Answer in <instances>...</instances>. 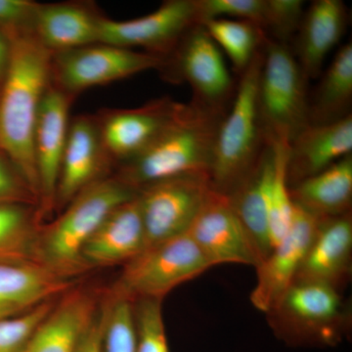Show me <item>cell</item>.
Returning <instances> with one entry per match:
<instances>
[{"label":"cell","mask_w":352,"mask_h":352,"mask_svg":"<svg viewBox=\"0 0 352 352\" xmlns=\"http://www.w3.org/2000/svg\"><path fill=\"white\" fill-rule=\"evenodd\" d=\"M10 39L12 59L0 92V151L17 166L39 201L34 138L50 85L51 53L32 34Z\"/></svg>","instance_id":"1"},{"label":"cell","mask_w":352,"mask_h":352,"mask_svg":"<svg viewBox=\"0 0 352 352\" xmlns=\"http://www.w3.org/2000/svg\"><path fill=\"white\" fill-rule=\"evenodd\" d=\"M227 111L184 104L175 120L138 156L120 164L113 175L132 189L185 175L210 177L215 139Z\"/></svg>","instance_id":"2"},{"label":"cell","mask_w":352,"mask_h":352,"mask_svg":"<svg viewBox=\"0 0 352 352\" xmlns=\"http://www.w3.org/2000/svg\"><path fill=\"white\" fill-rule=\"evenodd\" d=\"M138 192L110 175L83 190L53 223L39 232L36 261L58 276L71 280L88 270L82 251L104 219Z\"/></svg>","instance_id":"3"},{"label":"cell","mask_w":352,"mask_h":352,"mask_svg":"<svg viewBox=\"0 0 352 352\" xmlns=\"http://www.w3.org/2000/svg\"><path fill=\"white\" fill-rule=\"evenodd\" d=\"M263 47L240 75L235 94L220 122L210 168L212 188L229 195L258 161L267 141L258 106Z\"/></svg>","instance_id":"4"},{"label":"cell","mask_w":352,"mask_h":352,"mask_svg":"<svg viewBox=\"0 0 352 352\" xmlns=\"http://www.w3.org/2000/svg\"><path fill=\"white\" fill-rule=\"evenodd\" d=\"M307 82L288 44L266 39L258 106L267 142L289 144L309 124Z\"/></svg>","instance_id":"5"},{"label":"cell","mask_w":352,"mask_h":352,"mask_svg":"<svg viewBox=\"0 0 352 352\" xmlns=\"http://www.w3.org/2000/svg\"><path fill=\"white\" fill-rule=\"evenodd\" d=\"M338 289L318 282H294L270 312L278 337L293 346H333L346 330Z\"/></svg>","instance_id":"6"},{"label":"cell","mask_w":352,"mask_h":352,"mask_svg":"<svg viewBox=\"0 0 352 352\" xmlns=\"http://www.w3.org/2000/svg\"><path fill=\"white\" fill-rule=\"evenodd\" d=\"M212 267L188 234L146 248L124 264L113 295L133 302L163 300L173 289Z\"/></svg>","instance_id":"7"},{"label":"cell","mask_w":352,"mask_h":352,"mask_svg":"<svg viewBox=\"0 0 352 352\" xmlns=\"http://www.w3.org/2000/svg\"><path fill=\"white\" fill-rule=\"evenodd\" d=\"M164 58L97 43L51 54L50 83L76 99L85 90L150 71H160Z\"/></svg>","instance_id":"8"},{"label":"cell","mask_w":352,"mask_h":352,"mask_svg":"<svg viewBox=\"0 0 352 352\" xmlns=\"http://www.w3.org/2000/svg\"><path fill=\"white\" fill-rule=\"evenodd\" d=\"M160 72L168 82L189 85L192 101L215 110L227 111L237 87L221 50L201 24L185 32Z\"/></svg>","instance_id":"9"},{"label":"cell","mask_w":352,"mask_h":352,"mask_svg":"<svg viewBox=\"0 0 352 352\" xmlns=\"http://www.w3.org/2000/svg\"><path fill=\"white\" fill-rule=\"evenodd\" d=\"M212 189L207 175H185L139 190L145 249L188 233Z\"/></svg>","instance_id":"10"},{"label":"cell","mask_w":352,"mask_h":352,"mask_svg":"<svg viewBox=\"0 0 352 352\" xmlns=\"http://www.w3.org/2000/svg\"><path fill=\"white\" fill-rule=\"evenodd\" d=\"M183 105L163 97L138 108L102 109L95 113L102 144L113 170L147 149L170 126Z\"/></svg>","instance_id":"11"},{"label":"cell","mask_w":352,"mask_h":352,"mask_svg":"<svg viewBox=\"0 0 352 352\" xmlns=\"http://www.w3.org/2000/svg\"><path fill=\"white\" fill-rule=\"evenodd\" d=\"M200 24L197 0H166L143 17L118 21L104 16L99 43L133 50L162 58L168 56L185 32Z\"/></svg>","instance_id":"12"},{"label":"cell","mask_w":352,"mask_h":352,"mask_svg":"<svg viewBox=\"0 0 352 352\" xmlns=\"http://www.w3.org/2000/svg\"><path fill=\"white\" fill-rule=\"evenodd\" d=\"M187 234L212 267L226 263L256 267L259 264L251 238L228 196L212 188Z\"/></svg>","instance_id":"13"},{"label":"cell","mask_w":352,"mask_h":352,"mask_svg":"<svg viewBox=\"0 0 352 352\" xmlns=\"http://www.w3.org/2000/svg\"><path fill=\"white\" fill-rule=\"evenodd\" d=\"M318 222V217L295 205L288 232L256 267L258 280L251 294V302L259 311L270 314L295 282Z\"/></svg>","instance_id":"14"},{"label":"cell","mask_w":352,"mask_h":352,"mask_svg":"<svg viewBox=\"0 0 352 352\" xmlns=\"http://www.w3.org/2000/svg\"><path fill=\"white\" fill-rule=\"evenodd\" d=\"M113 170L102 144L96 116H76L69 120L54 208L64 210L83 190L112 175Z\"/></svg>","instance_id":"15"},{"label":"cell","mask_w":352,"mask_h":352,"mask_svg":"<svg viewBox=\"0 0 352 352\" xmlns=\"http://www.w3.org/2000/svg\"><path fill=\"white\" fill-rule=\"evenodd\" d=\"M75 99L50 85L44 94L34 138V155L38 173V210L41 215L54 208L58 178L66 147L69 109Z\"/></svg>","instance_id":"16"},{"label":"cell","mask_w":352,"mask_h":352,"mask_svg":"<svg viewBox=\"0 0 352 352\" xmlns=\"http://www.w3.org/2000/svg\"><path fill=\"white\" fill-rule=\"evenodd\" d=\"M104 15L90 1L38 3L32 36L51 54L99 43Z\"/></svg>","instance_id":"17"},{"label":"cell","mask_w":352,"mask_h":352,"mask_svg":"<svg viewBox=\"0 0 352 352\" xmlns=\"http://www.w3.org/2000/svg\"><path fill=\"white\" fill-rule=\"evenodd\" d=\"M352 154V115L331 124H308L289 145V187Z\"/></svg>","instance_id":"18"},{"label":"cell","mask_w":352,"mask_h":352,"mask_svg":"<svg viewBox=\"0 0 352 352\" xmlns=\"http://www.w3.org/2000/svg\"><path fill=\"white\" fill-rule=\"evenodd\" d=\"M351 252V212L319 219L316 233L295 282H318L338 289L349 274Z\"/></svg>","instance_id":"19"},{"label":"cell","mask_w":352,"mask_h":352,"mask_svg":"<svg viewBox=\"0 0 352 352\" xmlns=\"http://www.w3.org/2000/svg\"><path fill=\"white\" fill-rule=\"evenodd\" d=\"M273 170L274 149L267 142L251 171L227 195L251 238L259 263L272 251L270 237V200Z\"/></svg>","instance_id":"20"},{"label":"cell","mask_w":352,"mask_h":352,"mask_svg":"<svg viewBox=\"0 0 352 352\" xmlns=\"http://www.w3.org/2000/svg\"><path fill=\"white\" fill-rule=\"evenodd\" d=\"M145 233L138 195L104 219L83 248L88 268L129 263L145 249Z\"/></svg>","instance_id":"21"},{"label":"cell","mask_w":352,"mask_h":352,"mask_svg":"<svg viewBox=\"0 0 352 352\" xmlns=\"http://www.w3.org/2000/svg\"><path fill=\"white\" fill-rule=\"evenodd\" d=\"M346 6L340 0H315L296 32V61L308 80L320 75L329 53L344 36Z\"/></svg>","instance_id":"22"},{"label":"cell","mask_w":352,"mask_h":352,"mask_svg":"<svg viewBox=\"0 0 352 352\" xmlns=\"http://www.w3.org/2000/svg\"><path fill=\"white\" fill-rule=\"evenodd\" d=\"M97 310L94 296L69 289L39 324L25 352H75Z\"/></svg>","instance_id":"23"},{"label":"cell","mask_w":352,"mask_h":352,"mask_svg":"<svg viewBox=\"0 0 352 352\" xmlns=\"http://www.w3.org/2000/svg\"><path fill=\"white\" fill-rule=\"evenodd\" d=\"M289 193L296 206L318 219L351 212L352 154L289 187Z\"/></svg>","instance_id":"24"},{"label":"cell","mask_w":352,"mask_h":352,"mask_svg":"<svg viewBox=\"0 0 352 352\" xmlns=\"http://www.w3.org/2000/svg\"><path fill=\"white\" fill-rule=\"evenodd\" d=\"M72 286V280L38 263H0V309L25 311L64 295Z\"/></svg>","instance_id":"25"},{"label":"cell","mask_w":352,"mask_h":352,"mask_svg":"<svg viewBox=\"0 0 352 352\" xmlns=\"http://www.w3.org/2000/svg\"><path fill=\"white\" fill-rule=\"evenodd\" d=\"M352 44L338 50L308 103V122L312 126L331 124L351 115Z\"/></svg>","instance_id":"26"},{"label":"cell","mask_w":352,"mask_h":352,"mask_svg":"<svg viewBox=\"0 0 352 352\" xmlns=\"http://www.w3.org/2000/svg\"><path fill=\"white\" fill-rule=\"evenodd\" d=\"M41 219L36 206L0 205V263H36Z\"/></svg>","instance_id":"27"},{"label":"cell","mask_w":352,"mask_h":352,"mask_svg":"<svg viewBox=\"0 0 352 352\" xmlns=\"http://www.w3.org/2000/svg\"><path fill=\"white\" fill-rule=\"evenodd\" d=\"M201 24L220 50L226 53L239 76L263 50L268 38L258 25L248 21L215 18Z\"/></svg>","instance_id":"28"},{"label":"cell","mask_w":352,"mask_h":352,"mask_svg":"<svg viewBox=\"0 0 352 352\" xmlns=\"http://www.w3.org/2000/svg\"><path fill=\"white\" fill-rule=\"evenodd\" d=\"M274 149V170L270 200V237L275 247L288 232L295 212L287 176L289 145L287 142H270Z\"/></svg>","instance_id":"29"},{"label":"cell","mask_w":352,"mask_h":352,"mask_svg":"<svg viewBox=\"0 0 352 352\" xmlns=\"http://www.w3.org/2000/svg\"><path fill=\"white\" fill-rule=\"evenodd\" d=\"M102 352H136V330L133 302L113 295L104 305Z\"/></svg>","instance_id":"30"},{"label":"cell","mask_w":352,"mask_h":352,"mask_svg":"<svg viewBox=\"0 0 352 352\" xmlns=\"http://www.w3.org/2000/svg\"><path fill=\"white\" fill-rule=\"evenodd\" d=\"M159 300L133 302L136 352H170L164 327L163 308Z\"/></svg>","instance_id":"31"},{"label":"cell","mask_w":352,"mask_h":352,"mask_svg":"<svg viewBox=\"0 0 352 352\" xmlns=\"http://www.w3.org/2000/svg\"><path fill=\"white\" fill-rule=\"evenodd\" d=\"M53 307L52 300H48L22 314L0 319V352H25L36 328Z\"/></svg>","instance_id":"32"},{"label":"cell","mask_w":352,"mask_h":352,"mask_svg":"<svg viewBox=\"0 0 352 352\" xmlns=\"http://www.w3.org/2000/svg\"><path fill=\"white\" fill-rule=\"evenodd\" d=\"M302 0H266V12L261 30L268 38L288 44L305 15Z\"/></svg>","instance_id":"33"},{"label":"cell","mask_w":352,"mask_h":352,"mask_svg":"<svg viewBox=\"0 0 352 352\" xmlns=\"http://www.w3.org/2000/svg\"><path fill=\"white\" fill-rule=\"evenodd\" d=\"M200 24L215 18L243 20L261 30L265 17L266 0H197Z\"/></svg>","instance_id":"34"},{"label":"cell","mask_w":352,"mask_h":352,"mask_svg":"<svg viewBox=\"0 0 352 352\" xmlns=\"http://www.w3.org/2000/svg\"><path fill=\"white\" fill-rule=\"evenodd\" d=\"M31 205L38 207V198L15 164L0 151V205Z\"/></svg>","instance_id":"35"},{"label":"cell","mask_w":352,"mask_h":352,"mask_svg":"<svg viewBox=\"0 0 352 352\" xmlns=\"http://www.w3.org/2000/svg\"><path fill=\"white\" fill-rule=\"evenodd\" d=\"M38 6L32 0H0V31L9 38L32 34Z\"/></svg>","instance_id":"36"},{"label":"cell","mask_w":352,"mask_h":352,"mask_svg":"<svg viewBox=\"0 0 352 352\" xmlns=\"http://www.w3.org/2000/svg\"><path fill=\"white\" fill-rule=\"evenodd\" d=\"M104 307L97 310L89 325L83 332L75 352H102V336H103Z\"/></svg>","instance_id":"37"},{"label":"cell","mask_w":352,"mask_h":352,"mask_svg":"<svg viewBox=\"0 0 352 352\" xmlns=\"http://www.w3.org/2000/svg\"><path fill=\"white\" fill-rule=\"evenodd\" d=\"M12 59V41L0 31V92L6 82Z\"/></svg>","instance_id":"38"},{"label":"cell","mask_w":352,"mask_h":352,"mask_svg":"<svg viewBox=\"0 0 352 352\" xmlns=\"http://www.w3.org/2000/svg\"><path fill=\"white\" fill-rule=\"evenodd\" d=\"M24 312V311H23ZM22 314V312L15 311L11 309H0V319L6 318V317L12 316V315Z\"/></svg>","instance_id":"39"}]
</instances>
